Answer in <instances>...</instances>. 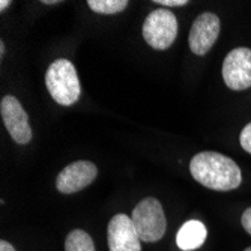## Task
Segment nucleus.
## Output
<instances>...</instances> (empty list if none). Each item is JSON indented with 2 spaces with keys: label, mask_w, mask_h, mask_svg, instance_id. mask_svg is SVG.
Returning <instances> with one entry per match:
<instances>
[{
  "label": "nucleus",
  "mask_w": 251,
  "mask_h": 251,
  "mask_svg": "<svg viewBox=\"0 0 251 251\" xmlns=\"http://www.w3.org/2000/svg\"><path fill=\"white\" fill-rule=\"evenodd\" d=\"M0 251H15V250L11 244H8L6 241H2L0 242Z\"/></svg>",
  "instance_id": "16"
},
{
  "label": "nucleus",
  "mask_w": 251,
  "mask_h": 251,
  "mask_svg": "<svg viewBox=\"0 0 251 251\" xmlns=\"http://www.w3.org/2000/svg\"><path fill=\"white\" fill-rule=\"evenodd\" d=\"M223 80L232 90L251 87V50L239 47L232 50L223 62Z\"/></svg>",
  "instance_id": "5"
},
{
  "label": "nucleus",
  "mask_w": 251,
  "mask_h": 251,
  "mask_svg": "<svg viewBox=\"0 0 251 251\" xmlns=\"http://www.w3.org/2000/svg\"><path fill=\"white\" fill-rule=\"evenodd\" d=\"M42 3H44V5H59L60 2H56V0H53V2H45V0H44Z\"/></svg>",
  "instance_id": "19"
},
{
  "label": "nucleus",
  "mask_w": 251,
  "mask_h": 251,
  "mask_svg": "<svg viewBox=\"0 0 251 251\" xmlns=\"http://www.w3.org/2000/svg\"><path fill=\"white\" fill-rule=\"evenodd\" d=\"M220 18L212 12L200 14L191 26L188 44L190 50L197 56H204L212 47L220 35Z\"/></svg>",
  "instance_id": "7"
},
{
  "label": "nucleus",
  "mask_w": 251,
  "mask_h": 251,
  "mask_svg": "<svg viewBox=\"0 0 251 251\" xmlns=\"http://www.w3.org/2000/svg\"><path fill=\"white\" fill-rule=\"evenodd\" d=\"M177 36V18L169 9L152 11L143 25V38L153 50H167Z\"/></svg>",
  "instance_id": "4"
},
{
  "label": "nucleus",
  "mask_w": 251,
  "mask_h": 251,
  "mask_svg": "<svg viewBox=\"0 0 251 251\" xmlns=\"http://www.w3.org/2000/svg\"><path fill=\"white\" fill-rule=\"evenodd\" d=\"M3 56H5V44L0 42V57H3Z\"/></svg>",
  "instance_id": "18"
},
{
  "label": "nucleus",
  "mask_w": 251,
  "mask_h": 251,
  "mask_svg": "<svg viewBox=\"0 0 251 251\" xmlns=\"http://www.w3.org/2000/svg\"><path fill=\"white\" fill-rule=\"evenodd\" d=\"M193 177L203 187L215 191H230L241 185L242 175L232 158L218 152H200L190 163Z\"/></svg>",
  "instance_id": "1"
},
{
  "label": "nucleus",
  "mask_w": 251,
  "mask_h": 251,
  "mask_svg": "<svg viewBox=\"0 0 251 251\" xmlns=\"http://www.w3.org/2000/svg\"><path fill=\"white\" fill-rule=\"evenodd\" d=\"M87 5L97 14L111 15L122 12L128 6V2L126 0H89Z\"/></svg>",
  "instance_id": "12"
},
{
  "label": "nucleus",
  "mask_w": 251,
  "mask_h": 251,
  "mask_svg": "<svg viewBox=\"0 0 251 251\" xmlns=\"http://www.w3.org/2000/svg\"><path fill=\"white\" fill-rule=\"evenodd\" d=\"M208 230L199 220H190L182 224L176 235V244L182 251H193L200 248L206 241Z\"/></svg>",
  "instance_id": "10"
},
{
  "label": "nucleus",
  "mask_w": 251,
  "mask_h": 251,
  "mask_svg": "<svg viewBox=\"0 0 251 251\" xmlns=\"http://www.w3.org/2000/svg\"><path fill=\"white\" fill-rule=\"evenodd\" d=\"M156 5H166V6H184L188 5L187 0H155Z\"/></svg>",
  "instance_id": "15"
},
{
  "label": "nucleus",
  "mask_w": 251,
  "mask_h": 251,
  "mask_svg": "<svg viewBox=\"0 0 251 251\" xmlns=\"http://www.w3.org/2000/svg\"><path fill=\"white\" fill-rule=\"evenodd\" d=\"M65 251H95L92 238L84 230H73L65 241Z\"/></svg>",
  "instance_id": "11"
},
{
  "label": "nucleus",
  "mask_w": 251,
  "mask_h": 251,
  "mask_svg": "<svg viewBox=\"0 0 251 251\" xmlns=\"http://www.w3.org/2000/svg\"><path fill=\"white\" fill-rule=\"evenodd\" d=\"M245 251H251V247H248V248H247Z\"/></svg>",
  "instance_id": "20"
},
{
  "label": "nucleus",
  "mask_w": 251,
  "mask_h": 251,
  "mask_svg": "<svg viewBox=\"0 0 251 251\" xmlns=\"http://www.w3.org/2000/svg\"><path fill=\"white\" fill-rule=\"evenodd\" d=\"M0 111L9 135L18 145H27L32 140V128L29 125V116L21 102L15 97L8 95L0 102Z\"/></svg>",
  "instance_id": "6"
},
{
  "label": "nucleus",
  "mask_w": 251,
  "mask_h": 251,
  "mask_svg": "<svg viewBox=\"0 0 251 251\" xmlns=\"http://www.w3.org/2000/svg\"><path fill=\"white\" fill-rule=\"evenodd\" d=\"M241 221H242V226H244V229L247 230V233L251 235V208L245 209V212L242 214Z\"/></svg>",
  "instance_id": "14"
},
{
  "label": "nucleus",
  "mask_w": 251,
  "mask_h": 251,
  "mask_svg": "<svg viewBox=\"0 0 251 251\" xmlns=\"http://www.w3.org/2000/svg\"><path fill=\"white\" fill-rule=\"evenodd\" d=\"M131 220L140 239L145 242L159 241L164 236L167 229L163 206L155 197H148L137 203V206L132 211Z\"/></svg>",
  "instance_id": "3"
},
{
  "label": "nucleus",
  "mask_w": 251,
  "mask_h": 251,
  "mask_svg": "<svg viewBox=\"0 0 251 251\" xmlns=\"http://www.w3.org/2000/svg\"><path fill=\"white\" fill-rule=\"evenodd\" d=\"M9 5H11V2H8V0H2V2H0V11H5Z\"/></svg>",
  "instance_id": "17"
},
{
  "label": "nucleus",
  "mask_w": 251,
  "mask_h": 251,
  "mask_svg": "<svg viewBox=\"0 0 251 251\" xmlns=\"http://www.w3.org/2000/svg\"><path fill=\"white\" fill-rule=\"evenodd\" d=\"M110 251H142V239L132 220L125 214L115 215L107 229Z\"/></svg>",
  "instance_id": "8"
},
{
  "label": "nucleus",
  "mask_w": 251,
  "mask_h": 251,
  "mask_svg": "<svg viewBox=\"0 0 251 251\" xmlns=\"http://www.w3.org/2000/svg\"><path fill=\"white\" fill-rule=\"evenodd\" d=\"M239 142H241V146L251 153V122L248 125H245V128L241 131V135H239Z\"/></svg>",
  "instance_id": "13"
},
{
  "label": "nucleus",
  "mask_w": 251,
  "mask_h": 251,
  "mask_svg": "<svg viewBox=\"0 0 251 251\" xmlns=\"http://www.w3.org/2000/svg\"><path fill=\"white\" fill-rule=\"evenodd\" d=\"M98 169L90 161H75L66 166L56 179V187L63 194H74L84 190L97 179Z\"/></svg>",
  "instance_id": "9"
},
{
  "label": "nucleus",
  "mask_w": 251,
  "mask_h": 251,
  "mask_svg": "<svg viewBox=\"0 0 251 251\" xmlns=\"http://www.w3.org/2000/svg\"><path fill=\"white\" fill-rule=\"evenodd\" d=\"M45 84L51 98L60 105H73L81 95V86L74 65L66 59L54 60L45 73Z\"/></svg>",
  "instance_id": "2"
}]
</instances>
